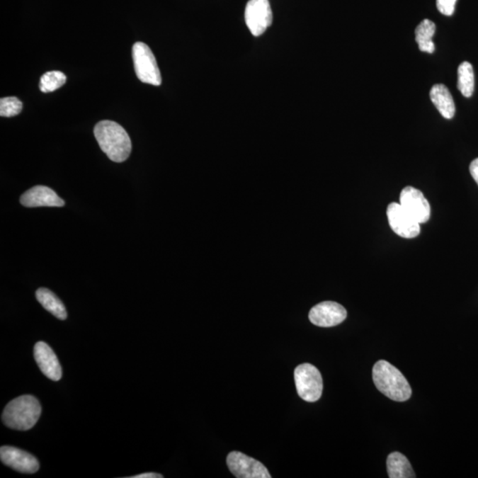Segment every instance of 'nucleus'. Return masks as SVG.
Returning <instances> with one entry per match:
<instances>
[{"instance_id": "obj_3", "label": "nucleus", "mask_w": 478, "mask_h": 478, "mask_svg": "<svg viewBox=\"0 0 478 478\" xmlns=\"http://www.w3.org/2000/svg\"><path fill=\"white\" fill-rule=\"evenodd\" d=\"M42 407L38 399L32 395H23L7 404L2 414L6 426L17 431H28L38 423Z\"/></svg>"}, {"instance_id": "obj_11", "label": "nucleus", "mask_w": 478, "mask_h": 478, "mask_svg": "<svg viewBox=\"0 0 478 478\" xmlns=\"http://www.w3.org/2000/svg\"><path fill=\"white\" fill-rule=\"evenodd\" d=\"M0 459L5 465L21 473L33 474L39 470V462L35 456L13 446H2Z\"/></svg>"}, {"instance_id": "obj_15", "label": "nucleus", "mask_w": 478, "mask_h": 478, "mask_svg": "<svg viewBox=\"0 0 478 478\" xmlns=\"http://www.w3.org/2000/svg\"><path fill=\"white\" fill-rule=\"evenodd\" d=\"M387 471L389 478H414L416 477L412 466L402 453H392L387 458Z\"/></svg>"}, {"instance_id": "obj_5", "label": "nucleus", "mask_w": 478, "mask_h": 478, "mask_svg": "<svg viewBox=\"0 0 478 478\" xmlns=\"http://www.w3.org/2000/svg\"><path fill=\"white\" fill-rule=\"evenodd\" d=\"M132 57L135 71L142 83L159 86L161 74L154 53L147 45L137 42L133 45Z\"/></svg>"}, {"instance_id": "obj_22", "label": "nucleus", "mask_w": 478, "mask_h": 478, "mask_svg": "<svg viewBox=\"0 0 478 478\" xmlns=\"http://www.w3.org/2000/svg\"><path fill=\"white\" fill-rule=\"evenodd\" d=\"M470 171L478 186V158L470 163Z\"/></svg>"}, {"instance_id": "obj_20", "label": "nucleus", "mask_w": 478, "mask_h": 478, "mask_svg": "<svg viewBox=\"0 0 478 478\" xmlns=\"http://www.w3.org/2000/svg\"><path fill=\"white\" fill-rule=\"evenodd\" d=\"M23 110V103L16 97H7L0 99V115L13 117L19 115Z\"/></svg>"}, {"instance_id": "obj_23", "label": "nucleus", "mask_w": 478, "mask_h": 478, "mask_svg": "<svg viewBox=\"0 0 478 478\" xmlns=\"http://www.w3.org/2000/svg\"><path fill=\"white\" fill-rule=\"evenodd\" d=\"M163 476L161 474L157 473H144L137 474V476H134L132 478H162Z\"/></svg>"}, {"instance_id": "obj_10", "label": "nucleus", "mask_w": 478, "mask_h": 478, "mask_svg": "<svg viewBox=\"0 0 478 478\" xmlns=\"http://www.w3.org/2000/svg\"><path fill=\"white\" fill-rule=\"evenodd\" d=\"M399 204L418 222L425 223L431 217V205L421 190L412 186L404 188L400 193Z\"/></svg>"}, {"instance_id": "obj_4", "label": "nucleus", "mask_w": 478, "mask_h": 478, "mask_svg": "<svg viewBox=\"0 0 478 478\" xmlns=\"http://www.w3.org/2000/svg\"><path fill=\"white\" fill-rule=\"evenodd\" d=\"M294 380L297 394L305 402H315L320 399L324 389L321 375L314 365L304 363L294 370Z\"/></svg>"}, {"instance_id": "obj_8", "label": "nucleus", "mask_w": 478, "mask_h": 478, "mask_svg": "<svg viewBox=\"0 0 478 478\" xmlns=\"http://www.w3.org/2000/svg\"><path fill=\"white\" fill-rule=\"evenodd\" d=\"M387 217L391 229L404 239H414L420 234V223L411 216L402 205L395 202L387 207Z\"/></svg>"}, {"instance_id": "obj_17", "label": "nucleus", "mask_w": 478, "mask_h": 478, "mask_svg": "<svg viewBox=\"0 0 478 478\" xmlns=\"http://www.w3.org/2000/svg\"><path fill=\"white\" fill-rule=\"evenodd\" d=\"M436 25L433 21L425 19L416 28V41L420 51L432 53L435 51V45L432 38L435 34Z\"/></svg>"}, {"instance_id": "obj_9", "label": "nucleus", "mask_w": 478, "mask_h": 478, "mask_svg": "<svg viewBox=\"0 0 478 478\" xmlns=\"http://www.w3.org/2000/svg\"><path fill=\"white\" fill-rule=\"evenodd\" d=\"M347 312L334 301H324L314 306L309 312V320L318 327H334L346 320Z\"/></svg>"}, {"instance_id": "obj_14", "label": "nucleus", "mask_w": 478, "mask_h": 478, "mask_svg": "<svg viewBox=\"0 0 478 478\" xmlns=\"http://www.w3.org/2000/svg\"><path fill=\"white\" fill-rule=\"evenodd\" d=\"M430 98L436 108L445 119H452L455 115V105L451 92L444 84H435L431 88Z\"/></svg>"}, {"instance_id": "obj_21", "label": "nucleus", "mask_w": 478, "mask_h": 478, "mask_svg": "<svg viewBox=\"0 0 478 478\" xmlns=\"http://www.w3.org/2000/svg\"><path fill=\"white\" fill-rule=\"evenodd\" d=\"M457 0H437V7L442 14L446 16H453L455 13Z\"/></svg>"}, {"instance_id": "obj_6", "label": "nucleus", "mask_w": 478, "mask_h": 478, "mask_svg": "<svg viewBox=\"0 0 478 478\" xmlns=\"http://www.w3.org/2000/svg\"><path fill=\"white\" fill-rule=\"evenodd\" d=\"M244 19L247 28L254 37H260L271 26L273 13L268 0H250L248 1Z\"/></svg>"}, {"instance_id": "obj_19", "label": "nucleus", "mask_w": 478, "mask_h": 478, "mask_svg": "<svg viewBox=\"0 0 478 478\" xmlns=\"http://www.w3.org/2000/svg\"><path fill=\"white\" fill-rule=\"evenodd\" d=\"M67 76L60 71H50L42 74L39 81V89L44 93L58 90L66 84Z\"/></svg>"}, {"instance_id": "obj_2", "label": "nucleus", "mask_w": 478, "mask_h": 478, "mask_svg": "<svg viewBox=\"0 0 478 478\" xmlns=\"http://www.w3.org/2000/svg\"><path fill=\"white\" fill-rule=\"evenodd\" d=\"M375 387L394 402H406L412 395L409 382L398 368L386 360H379L373 368Z\"/></svg>"}, {"instance_id": "obj_12", "label": "nucleus", "mask_w": 478, "mask_h": 478, "mask_svg": "<svg viewBox=\"0 0 478 478\" xmlns=\"http://www.w3.org/2000/svg\"><path fill=\"white\" fill-rule=\"evenodd\" d=\"M34 357L42 373L52 381L62 377V366L51 347L45 342H38L34 347Z\"/></svg>"}, {"instance_id": "obj_16", "label": "nucleus", "mask_w": 478, "mask_h": 478, "mask_svg": "<svg viewBox=\"0 0 478 478\" xmlns=\"http://www.w3.org/2000/svg\"><path fill=\"white\" fill-rule=\"evenodd\" d=\"M35 297L45 309L47 310L59 320H65L67 313L65 306L62 300L51 290L46 288H40L35 292Z\"/></svg>"}, {"instance_id": "obj_1", "label": "nucleus", "mask_w": 478, "mask_h": 478, "mask_svg": "<svg viewBox=\"0 0 478 478\" xmlns=\"http://www.w3.org/2000/svg\"><path fill=\"white\" fill-rule=\"evenodd\" d=\"M96 140L101 150L115 162L125 161L132 150L129 135L120 124L101 120L94 127Z\"/></svg>"}, {"instance_id": "obj_18", "label": "nucleus", "mask_w": 478, "mask_h": 478, "mask_svg": "<svg viewBox=\"0 0 478 478\" xmlns=\"http://www.w3.org/2000/svg\"><path fill=\"white\" fill-rule=\"evenodd\" d=\"M458 90L464 97L470 98L474 89V74L473 67L470 62H464L458 67Z\"/></svg>"}, {"instance_id": "obj_13", "label": "nucleus", "mask_w": 478, "mask_h": 478, "mask_svg": "<svg viewBox=\"0 0 478 478\" xmlns=\"http://www.w3.org/2000/svg\"><path fill=\"white\" fill-rule=\"evenodd\" d=\"M21 204L26 207H63L65 202L51 188L35 186L31 188L20 198Z\"/></svg>"}, {"instance_id": "obj_7", "label": "nucleus", "mask_w": 478, "mask_h": 478, "mask_svg": "<svg viewBox=\"0 0 478 478\" xmlns=\"http://www.w3.org/2000/svg\"><path fill=\"white\" fill-rule=\"evenodd\" d=\"M230 472L237 478H271L263 464L240 452H232L227 457Z\"/></svg>"}]
</instances>
